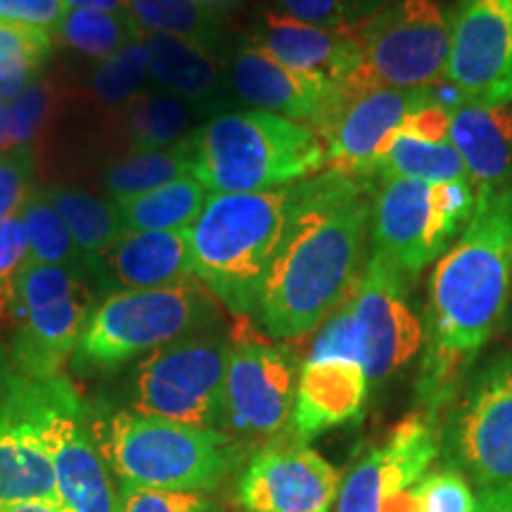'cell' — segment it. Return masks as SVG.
Listing matches in <instances>:
<instances>
[{
  "label": "cell",
  "instance_id": "cell-41",
  "mask_svg": "<svg viewBox=\"0 0 512 512\" xmlns=\"http://www.w3.org/2000/svg\"><path fill=\"white\" fill-rule=\"evenodd\" d=\"M67 12L69 8L64 0H0V19L29 24V27L43 29L48 34H55L60 29Z\"/></svg>",
  "mask_w": 512,
  "mask_h": 512
},
{
  "label": "cell",
  "instance_id": "cell-6",
  "mask_svg": "<svg viewBox=\"0 0 512 512\" xmlns=\"http://www.w3.org/2000/svg\"><path fill=\"white\" fill-rule=\"evenodd\" d=\"M219 302L197 278L157 290L107 292L93 306L72 366L83 373L117 370L176 339L211 330Z\"/></svg>",
  "mask_w": 512,
  "mask_h": 512
},
{
  "label": "cell",
  "instance_id": "cell-38",
  "mask_svg": "<svg viewBox=\"0 0 512 512\" xmlns=\"http://www.w3.org/2000/svg\"><path fill=\"white\" fill-rule=\"evenodd\" d=\"M418 512H477V498L456 470H439L415 486Z\"/></svg>",
  "mask_w": 512,
  "mask_h": 512
},
{
  "label": "cell",
  "instance_id": "cell-22",
  "mask_svg": "<svg viewBox=\"0 0 512 512\" xmlns=\"http://www.w3.org/2000/svg\"><path fill=\"white\" fill-rule=\"evenodd\" d=\"M188 278H195L188 230H126L98 261L102 294L157 290Z\"/></svg>",
  "mask_w": 512,
  "mask_h": 512
},
{
  "label": "cell",
  "instance_id": "cell-7",
  "mask_svg": "<svg viewBox=\"0 0 512 512\" xmlns=\"http://www.w3.org/2000/svg\"><path fill=\"white\" fill-rule=\"evenodd\" d=\"M406 278L373 249L354 290L323 323L309 358H351L370 382L406 366L422 347V325L408 304Z\"/></svg>",
  "mask_w": 512,
  "mask_h": 512
},
{
  "label": "cell",
  "instance_id": "cell-42",
  "mask_svg": "<svg viewBox=\"0 0 512 512\" xmlns=\"http://www.w3.org/2000/svg\"><path fill=\"white\" fill-rule=\"evenodd\" d=\"M278 3L283 15L297 19V22L337 31L349 29L342 0H278Z\"/></svg>",
  "mask_w": 512,
  "mask_h": 512
},
{
  "label": "cell",
  "instance_id": "cell-33",
  "mask_svg": "<svg viewBox=\"0 0 512 512\" xmlns=\"http://www.w3.org/2000/svg\"><path fill=\"white\" fill-rule=\"evenodd\" d=\"M48 31L0 19V102H8L41 79L53 55Z\"/></svg>",
  "mask_w": 512,
  "mask_h": 512
},
{
  "label": "cell",
  "instance_id": "cell-47",
  "mask_svg": "<svg viewBox=\"0 0 512 512\" xmlns=\"http://www.w3.org/2000/svg\"><path fill=\"white\" fill-rule=\"evenodd\" d=\"M0 512H62V510L48 503H15V505H0Z\"/></svg>",
  "mask_w": 512,
  "mask_h": 512
},
{
  "label": "cell",
  "instance_id": "cell-26",
  "mask_svg": "<svg viewBox=\"0 0 512 512\" xmlns=\"http://www.w3.org/2000/svg\"><path fill=\"white\" fill-rule=\"evenodd\" d=\"M53 207L60 211L64 226L69 228L76 247L93 264L110 252L114 242L126 233L117 202L102 200L74 188H46Z\"/></svg>",
  "mask_w": 512,
  "mask_h": 512
},
{
  "label": "cell",
  "instance_id": "cell-9",
  "mask_svg": "<svg viewBox=\"0 0 512 512\" xmlns=\"http://www.w3.org/2000/svg\"><path fill=\"white\" fill-rule=\"evenodd\" d=\"M451 22L439 0H392L354 29L361 64L342 88L415 91L437 83L451 50Z\"/></svg>",
  "mask_w": 512,
  "mask_h": 512
},
{
  "label": "cell",
  "instance_id": "cell-45",
  "mask_svg": "<svg viewBox=\"0 0 512 512\" xmlns=\"http://www.w3.org/2000/svg\"><path fill=\"white\" fill-rule=\"evenodd\" d=\"M477 512H512V491H484Z\"/></svg>",
  "mask_w": 512,
  "mask_h": 512
},
{
  "label": "cell",
  "instance_id": "cell-20",
  "mask_svg": "<svg viewBox=\"0 0 512 512\" xmlns=\"http://www.w3.org/2000/svg\"><path fill=\"white\" fill-rule=\"evenodd\" d=\"M228 83L247 105L264 112L302 121L318 131L335 112L342 88L318 76L285 67L252 41L245 43L230 62Z\"/></svg>",
  "mask_w": 512,
  "mask_h": 512
},
{
  "label": "cell",
  "instance_id": "cell-34",
  "mask_svg": "<svg viewBox=\"0 0 512 512\" xmlns=\"http://www.w3.org/2000/svg\"><path fill=\"white\" fill-rule=\"evenodd\" d=\"M24 228H27L31 264L46 266H93L98 271V264L86 259L76 242L64 226L60 211L53 207L46 188H38L29 192L27 202L19 209Z\"/></svg>",
  "mask_w": 512,
  "mask_h": 512
},
{
  "label": "cell",
  "instance_id": "cell-44",
  "mask_svg": "<svg viewBox=\"0 0 512 512\" xmlns=\"http://www.w3.org/2000/svg\"><path fill=\"white\" fill-rule=\"evenodd\" d=\"M392 0H342V10H344V19H347L349 29H356L358 24H363L366 19H370L377 12L387 8Z\"/></svg>",
  "mask_w": 512,
  "mask_h": 512
},
{
  "label": "cell",
  "instance_id": "cell-10",
  "mask_svg": "<svg viewBox=\"0 0 512 512\" xmlns=\"http://www.w3.org/2000/svg\"><path fill=\"white\" fill-rule=\"evenodd\" d=\"M228 349V337L204 330L145 354L133 373L131 411L221 430Z\"/></svg>",
  "mask_w": 512,
  "mask_h": 512
},
{
  "label": "cell",
  "instance_id": "cell-14",
  "mask_svg": "<svg viewBox=\"0 0 512 512\" xmlns=\"http://www.w3.org/2000/svg\"><path fill=\"white\" fill-rule=\"evenodd\" d=\"M444 79L484 105L512 102V0H458Z\"/></svg>",
  "mask_w": 512,
  "mask_h": 512
},
{
  "label": "cell",
  "instance_id": "cell-32",
  "mask_svg": "<svg viewBox=\"0 0 512 512\" xmlns=\"http://www.w3.org/2000/svg\"><path fill=\"white\" fill-rule=\"evenodd\" d=\"M55 36L74 53L102 62L128 43L145 38V31L138 27L131 10H69Z\"/></svg>",
  "mask_w": 512,
  "mask_h": 512
},
{
  "label": "cell",
  "instance_id": "cell-43",
  "mask_svg": "<svg viewBox=\"0 0 512 512\" xmlns=\"http://www.w3.org/2000/svg\"><path fill=\"white\" fill-rule=\"evenodd\" d=\"M401 133L425 140V143H448V136H451V112H446L444 107L430 100L418 112L408 114L401 126Z\"/></svg>",
  "mask_w": 512,
  "mask_h": 512
},
{
  "label": "cell",
  "instance_id": "cell-37",
  "mask_svg": "<svg viewBox=\"0 0 512 512\" xmlns=\"http://www.w3.org/2000/svg\"><path fill=\"white\" fill-rule=\"evenodd\" d=\"M31 264L29 238L22 216H8L0 221V316L10 313L15 302L19 275Z\"/></svg>",
  "mask_w": 512,
  "mask_h": 512
},
{
  "label": "cell",
  "instance_id": "cell-4",
  "mask_svg": "<svg viewBox=\"0 0 512 512\" xmlns=\"http://www.w3.org/2000/svg\"><path fill=\"white\" fill-rule=\"evenodd\" d=\"M325 166L328 152L316 128L273 112H221L192 131L190 176L209 195L285 188Z\"/></svg>",
  "mask_w": 512,
  "mask_h": 512
},
{
  "label": "cell",
  "instance_id": "cell-36",
  "mask_svg": "<svg viewBox=\"0 0 512 512\" xmlns=\"http://www.w3.org/2000/svg\"><path fill=\"white\" fill-rule=\"evenodd\" d=\"M53 105V91L38 79L22 93L5 102V126L10 147H34Z\"/></svg>",
  "mask_w": 512,
  "mask_h": 512
},
{
  "label": "cell",
  "instance_id": "cell-30",
  "mask_svg": "<svg viewBox=\"0 0 512 512\" xmlns=\"http://www.w3.org/2000/svg\"><path fill=\"white\" fill-rule=\"evenodd\" d=\"M133 150H162L192 136V105L166 91H143L124 107Z\"/></svg>",
  "mask_w": 512,
  "mask_h": 512
},
{
  "label": "cell",
  "instance_id": "cell-28",
  "mask_svg": "<svg viewBox=\"0 0 512 512\" xmlns=\"http://www.w3.org/2000/svg\"><path fill=\"white\" fill-rule=\"evenodd\" d=\"M192 171V136L178 145L162 150H133L131 155L114 162L107 169L105 188L112 202H126L190 176Z\"/></svg>",
  "mask_w": 512,
  "mask_h": 512
},
{
  "label": "cell",
  "instance_id": "cell-2",
  "mask_svg": "<svg viewBox=\"0 0 512 512\" xmlns=\"http://www.w3.org/2000/svg\"><path fill=\"white\" fill-rule=\"evenodd\" d=\"M512 287V183L477 195V207L430 278L418 396L437 413L501 320Z\"/></svg>",
  "mask_w": 512,
  "mask_h": 512
},
{
  "label": "cell",
  "instance_id": "cell-17",
  "mask_svg": "<svg viewBox=\"0 0 512 512\" xmlns=\"http://www.w3.org/2000/svg\"><path fill=\"white\" fill-rule=\"evenodd\" d=\"M36 394L38 380L0 356V505L48 503L60 508L53 470L36 434Z\"/></svg>",
  "mask_w": 512,
  "mask_h": 512
},
{
  "label": "cell",
  "instance_id": "cell-5",
  "mask_svg": "<svg viewBox=\"0 0 512 512\" xmlns=\"http://www.w3.org/2000/svg\"><path fill=\"white\" fill-rule=\"evenodd\" d=\"M88 413L102 456L131 489L202 494L223 482L238 456L233 437L214 427L112 408L88 406Z\"/></svg>",
  "mask_w": 512,
  "mask_h": 512
},
{
  "label": "cell",
  "instance_id": "cell-48",
  "mask_svg": "<svg viewBox=\"0 0 512 512\" xmlns=\"http://www.w3.org/2000/svg\"><path fill=\"white\" fill-rule=\"evenodd\" d=\"M10 150V140H8V126H5V102H0V155Z\"/></svg>",
  "mask_w": 512,
  "mask_h": 512
},
{
  "label": "cell",
  "instance_id": "cell-3",
  "mask_svg": "<svg viewBox=\"0 0 512 512\" xmlns=\"http://www.w3.org/2000/svg\"><path fill=\"white\" fill-rule=\"evenodd\" d=\"M297 183L209 195L192 223V275L228 311L252 318L261 287L290 226Z\"/></svg>",
  "mask_w": 512,
  "mask_h": 512
},
{
  "label": "cell",
  "instance_id": "cell-15",
  "mask_svg": "<svg viewBox=\"0 0 512 512\" xmlns=\"http://www.w3.org/2000/svg\"><path fill=\"white\" fill-rule=\"evenodd\" d=\"M337 494L335 467L294 437L261 448L238 484L247 512H330Z\"/></svg>",
  "mask_w": 512,
  "mask_h": 512
},
{
  "label": "cell",
  "instance_id": "cell-11",
  "mask_svg": "<svg viewBox=\"0 0 512 512\" xmlns=\"http://www.w3.org/2000/svg\"><path fill=\"white\" fill-rule=\"evenodd\" d=\"M36 434L62 512H121V486L95 441L91 413L64 375L38 380Z\"/></svg>",
  "mask_w": 512,
  "mask_h": 512
},
{
  "label": "cell",
  "instance_id": "cell-46",
  "mask_svg": "<svg viewBox=\"0 0 512 512\" xmlns=\"http://www.w3.org/2000/svg\"><path fill=\"white\" fill-rule=\"evenodd\" d=\"M69 10H102L119 12L128 10V0H64Z\"/></svg>",
  "mask_w": 512,
  "mask_h": 512
},
{
  "label": "cell",
  "instance_id": "cell-27",
  "mask_svg": "<svg viewBox=\"0 0 512 512\" xmlns=\"http://www.w3.org/2000/svg\"><path fill=\"white\" fill-rule=\"evenodd\" d=\"M209 192L192 176L117 202L126 230H190L207 204Z\"/></svg>",
  "mask_w": 512,
  "mask_h": 512
},
{
  "label": "cell",
  "instance_id": "cell-12",
  "mask_svg": "<svg viewBox=\"0 0 512 512\" xmlns=\"http://www.w3.org/2000/svg\"><path fill=\"white\" fill-rule=\"evenodd\" d=\"M299 363L290 347L266 339L249 318L230 335L223 380V427L242 439L275 437L292 418Z\"/></svg>",
  "mask_w": 512,
  "mask_h": 512
},
{
  "label": "cell",
  "instance_id": "cell-21",
  "mask_svg": "<svg viewBox=\"0 0 512 512\" xmlns=\"http://www.w3.org/2000/svg\"><path fill=\"white\" fill-rule=\"evenodd\" d=\"M252 43L285 67L342 86L361 64L354 29H323L297 22L283 12H266Z\"/></svg>",
  "mask_w": 512,
  "mask_h": 512
},
{
  "label": "cell",
  "instance_id": "cell-19",
  "mask_svg": "<svg viewBox=\"0 0 512 512\" xmlns=\"http://www.w3.org/2000/svg\"><path fill=\"white\" fill-rule=\"evenodd\" d=\"M434 458L432 418L411 415L347 472L339 484L337 512H382L384 505L415 491Z\"/></svg>",
  "mask_w": 512,
  "mask_h": 512
},
{
  "label": "cell",
  "instance_id": "cell-39",
  "mask_svg": "<svg viewBox=\"0 0 512 512\" xmlns=\"http://www.w3.org/2000/svg\"><path fill=\"white\" fill-rule=\"evenodd\" d=\"M36 147H10L0 155V221L19 214L34 190Z\"/></svg>",
  "mask_w": 512,
  "mask_h": 512
},
{
  "label": "cell",
  "instance_id": "cell-29",
  "mask_svg": "<svg viewBox=\"0 0 512 512\" xmlns=\"http://www.w3.org/2000/svg\"><path fill=\"white\" fill-rule=\"evenodd\" d=\"M380 181L387 178H408L427 185L437 183H470L463 157L456 147L448 143H425V140L411 138L406 133H396L387 155L377 166Z\"/></svg>",
  "mask_w": 512,
  "mask_h": 512
},
{
  "label": "cell",
  "instance_id": "cell-8",
  "mask_svg": "<svg viewBox=\"0 0 512 512\" xmlns=\"http://www.w3.org/2000/svg\"><path fill=\"white\" fill-rule=\"evenodd\" d=\"M102 297L93 266L29 264L19 275L12 363L31 380H55L74 356L81 332Z\"/></svg>",
  "mask_w": 512,
  "mask_h": 512
},
{
  "label": "cell",
  "instance_id": "cell-31",
  "mask_svg": "<svg viewBox=\"0 0 512 512\" xmlns=\"http://www.w3.org/2000/svg\"><path fill=\"white\" fill-rule=\"evenodd\" d=\"M128 10L145 34L181 36L214 48L223 36V17L204 0H128Z\"/></svg>",
  "mask_w": 512,
  "mask_h": 512
},
{
  "label": "cell",
  "instance_id": "cell-25",
  "mask_svg": "<svg viewBox=\"0 0 512 512\" xmlns=\"http://www.w3.org/2000/svg\"><path fill=\"white\" fill-rule=\"evenodd\" d=\"M150 79L159 91L174 93L197 110H209L221 98L223 69L214 48L181 36L145 34Z\"/></svg>",
  "mask_w": 512,
  "mask_h": 512
},
{
  "label": "cell",
  "instance_id": "cell-24",
  "mask_svg": "<svg viewBox=\"0 0 512 512\" xmlns=\"http://www.w3.org/2000/svg\"><path fill=\"white\" fill-rule=\"evenodd\" d=\"M448 140L477 195L512 183V107L465 100L451 112Z\"/></svg>",
  "mask_w": 512,
  "mask_h": 512
},
{
  "label": "cell",
  "instance_id": "cell-40",
  "mask_svg": "<svg viewBox=\"0 0 512 512\" xmlns=\"http://www.w3.org/2000/svg\"><path fill=\"white\" fill-rule=\"evenodd\" d=\"M121 512H214L207 496L195 491H157L121 486Z\"/></svg>",
  "mask_w": 512,
  "mask_h": 512
},
{
  "label": "cell",
  "instance_id": "cell-18",
  "mask_svg": "<svg viewBox=\"0 0 512 512\" xmlns=\"http://www.w3.org/2000/svg\"><path fill=\"white\" fill-rule=\"evenodd\" d=\"M456 446L484 491H512V356L470 387L456 418Z\"/></svg>",
  "mask_w": 512,
  "mask_h": 512
},
{
  "label": "cell",
  "instance_id": "cell-13",
  "mask_svg": "<svg viewBox=\"0 0 512 512\" xmlns=\"http://www.w3.org/2000/svg\"><path fill=\"white\" fill-rule=\"evenodd\" d=\"M430 100V86L415 91L342 88L335 112L318 128L328 152V169L358 178H375L377 166L401 131L403 121Z\"/></svg>",
  "mask_w": 512,
  "mask_h": 512
},
{
  "label": "cell",
  "instance_id": "cell-49",
  "mask_svg": "<svg viewBox=\"0 0 512 512\" xmlns=\"http://www.w3.org/2000/svg\"><path fill=\"white\" fill-rule=\"evenodd\" d=\"M204 3H209V5H216V3H226V0H204Z\"/></svg>",
  "mask_w": 512,
  "mask_h": 512
},
{
  "label": "cell",
  "instance_id": "cell-1",
  "mask_svg": "<svg viewBox=\"0 0 512 512\" xmlns=\"http://www.w3.org/2000/svg\"><path fill=\"white\" fill-rule=\"evenodd\" d=\"M370 226V178L325 169L299 181L290 226L252 316L259 328L285 342L323 325L368 264Z\"/></svg>",
  "mask_w": 512,
  "mask_h": 512
},
{
  "label": "cell",
  "instance_id": "cell-16",
  "mask_svg": "<svg viewBox=\"0 0 512 512\" xmlns=\"http://www.w3.org/2000/svg\"><path fill=\"white\" fill-rule=\"evenodd\" d=\"M460 230L439 207L432 185L408 178H387L373 200V249L406 275L425 268L444 252Z\"/></svg>",
  "mask_w": 512,
  "mask_h": 512
},
{
  "label": "cell",
  "instance_id": "cell-35",
  "mask_svg": "<svg viewBox=\"0 0 512 512\" xmlns=\"http://www.w3.org/2000/svg\"><path fill=\"white\" fill-rule=\"evenodd\" d=\"M147 79H150V55H147L145 38H140L93 69L91 91L102 105L126 107L145 91Z\"/></svg>",
  "mask_w": 512,
  "mask_h": 512
},
{
  "label": "cell",
  "instance_id": "cell-23",
  "mask_svg": "<svg viewBox=\"0 0 512 512\" xmlns=\"http://www.w3.org/2000/svg\"><path fill=\"white\" fill-rule=\"evenodd\" d=\"M368 375L351 358H309L299 370L292 406V437L309 441L356 420L368 399Z\"/></svg>",
  "mask_w": 512,
  "mask_h": 512
}]
</instances>
